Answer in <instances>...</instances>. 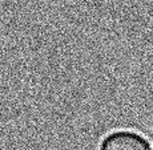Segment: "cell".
Masks as SVG:
<instances>
[{"label": "cell", "instance_id": "obj_1", "mask_svg": "<svg viewBox=\"0 0 153 150\" xmlns=\"http://www.w3.org/2000/svg\"><path fill=\"white\" fill-rule=\"evenodd\" d=\"M99 150H152V148L148 138L139 132L120 129L102 138Z\"/></svg>", "mask_w": 153, "mask_h": 150}]
</instances>
